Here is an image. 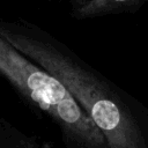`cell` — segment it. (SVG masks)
Masks as SVG:
<instances>
[{
  "label": "cell",
  "mask_w": 148,
  "mask_h": 148,
  "mask_svg": "<svg viewBox=\"0 0 148 148\" xmlns=\"http://www.w3.org/2000/svg\"><path fill=\"white\" fill-rule=\"evenodd\" d=\"M24 138L0 116V148H27Z\"/></svg>",
  "instance_id": "obj_4"
},
{
  "label": "cell",
  "mask_w": 148,
  "mask_h": 148,
  "mask_svg": "<svg viewBox=\"0 0 148 148\" xmlns=\"http://www.w3.org/2000/svg\"><path fill=\"white\" fill-rule=\"evenodd\" d=\"M69 1H73V0H69Z\"/></svg>",
  "instance_id": "obj_5"
},
{
  "label": "cell",
  "mask_w": 148,
  "mask_h": 148,
  "mask_svg": "<svg viewBox=\"0 0 148 148\" xmlns=\"http://www.w3.org/2000/svg\"><path fill=\"white\" fill-rule=\"evenodd\" d=\"M0 75L52 117L68 135L89 148H109L103 133L64 84L0 36Z\"/></svg>",
  "instance_id": "obj_2"
},
{
  "label": "cell",
  "mask_w": 148,
  "mask_h": 148,
  "mask_svg": "<svg viewBox=\"0 0 148 148\" xmlns=\"http://www.w3.org/2000/svg\"><path fill=\"white\" fill-rule=\"evenodd\" d=\"M148 0H73L71 14L75 18H92L138 10Z\"/></svg>",
  "instance_id": "obj_3"
},
{
  "label": "cell",
  "mask_w": 148,
  "mask_h": 148,
  "mask_svg": "<svg viewBox=\"0 0 148 148\" xmlns=\"http://www.w3.org/2000/svg\"><path fill=\"white\" fill-rule=\"evenodd\" d=\"M0 36L64 84L103 133L109 148H145L138 127L116 96L47 35L29 24L0 21Z\"/></svg>",
  "instance_id": "obj_1"
}]
</instances>
